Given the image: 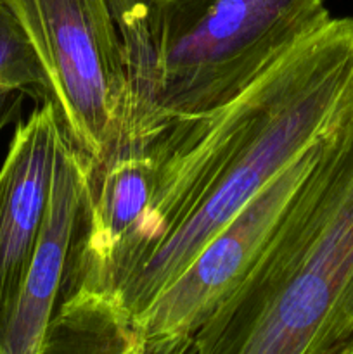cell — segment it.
Here are the masks:
<instances>
[{"mask_svg":"<svg viewBox=\"0 0 353 354\" xmlns=\"http://www.w3.org/2000/svg\"><path fill=\"white\" fill-rule=\"evenodd\" d=\"M353 114V17H331L228 102L145 135L147 207L118 249L104 320L118 353L132 322L291 161Z\"/></svg>","mask_w":353,"mask_h":354,"instance_id":"1","label":"cell"},{"mask_svg":"<svg viewBox=\"0 0 353 354\" xmlns=\"http://www.w3.org/2000/svg\"><path fill=\"white\" fill-rule=\"evenodd\" d=\"M353 344V114L322 144L293 209L189 354H345Z\"/></svg>","mask_w":353,"mask_h":354,"instance_id":"2","label":"cell"},{"mask_svg":"<svg viewBox=\"0 0 353 354\" xmlns=\"http://www.w3.org/2000/svg\"><path fill=\"white\" fill-rule=\"evenodd\" d=\"M123 48L120 137L234 99L331 19L325 0H111Z\"/></svg>","mask_w":353,"mask_h":354,"instance_id":"3","label":"cell"},{"mask_svg":"<svg viewBox=\"0 0 353 354\" xmlns=\"http://www.w3.org/2000/svg\"><path fill=\"white\" fill-rule=\"evenodd\" d=\"M40 55L66 138L99 162L127 107L123 48L111 0H3Z\"/></svg>","mask_w":353,"mask_h":354,"instance_id":"4","label":"cell"},{"mask_svg":"<svg viewBox=\"0 0 353 354\" xmlns=\"http://www.w3.org/2000/svg\"><path fill=\"white\" fill-rule=\"evenodd\" d=\"M324 140L266 182L132 322L125 354H187L204 322L244 283L270 248L317 165Z\"/></svg>","mask_w":353,"mask_h":354,"instance_id":"5","label":"cell"},{"mask_svg":"<svg viewBox=\"0 0 353 354\" xmlns=\"http://www.w3.org/2000/svg\"><path fill=\"white\" fill-rule=\"evenodd\" d=\"M64 131L51 99L17 121L0 166V346L45 216Z\"/></svg>","mask_w":353,"mask_h":354,"instance_id":"6","label":"cell"},{"mask_svg":"<svg viewBox=\"0 0 353 354\" xmlns=\"http://www.w3.org/2000/svg\"><path fill=\"white\" fill-rule=\"evenodd\" d=\"M92 165L64 135L40 234L0 354H45Z\"/></svg>","mask_w":353,"mask_h":354,"instance_id":"7","label":"cell"},{"mask_svg":"<svg viewBox=\"0 0 353 354\" xmlns=\"http://www.w3.org/2000/svg\"><path fill=\"white\" fill-rule=\"evenodd\" d=\"M23 92L48 99V82L40 55L12 10L0 0V93Z\"/></svg>","mask_w":353,"mask_h":354,"instance_id":"8","label":"cell"},{"mask_svg":"<svg viewBox=\"0 0 353 354\" xmlns=\"http://www.w3.org/2000/svg\"><path fill=\"white\" fill-rule=\"evenodd\" d=\"M23 92L0 93V133H2L10 123L19 121L21 109H23Z\"/></svg>","mask_w":353,"mask_h":354,"instance_id":"9","label":"cell"}]
</instances>
